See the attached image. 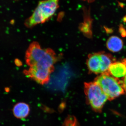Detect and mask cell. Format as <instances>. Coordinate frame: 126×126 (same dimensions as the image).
<instances>
[{"instance_id": "cell-1", "label": "cell", "mask_w": 126, "mask_h": 126, "mask_svg": "<svg viewBox=\"0 0 126 126\" xmlns=\"http://www.w3.org/2000/svg\"><path fill=\"white\" fill-rule=\"evenodd\" d=\"M56 53L51 49L42 48L38 43L33 42L26 52L25 61L30 67L36 66L54 69L58 60Z\"/></svg>"}, {"instance_id": "cell-2", "label": "cell", "mask_w": 126, "mask_h": 126, "mask_svg": "<svg viewBox=\"0 0 126 126\" xmlns=\"http://www.w3.org/2000/svg\"><path fill=\"white\" fill-rule=\"evenodd\" d=\"M59 0H42L38 3L31 16L25 21V26L31 28L49 20L59 7Z\"/></svg>"}, {"instance_id": "cell-3", "label": "cell", "mask_w": 126, "mask_h": 126, "mask_svg": "<svg viewBox=\"0 0 126 126\" xmlns=\"http://www.w3.org/2000/svg\"><path fill=\"white\" fill-rule=\"evenodd\" d=\"M97 83L111 101L125 93L122 80L110 75L107 72L101 74L95 79Z\"/></svg>"}, {"instance_id": "cell-4", "label": "cell", "mask_w": 126, "mask_h": 126, "mask_svg": "<svg viewBox=\"0 0 126 126\" xmlns=\"http://www.w3.org/2000/svg\"><path fill=\"white\" fill-rule=\"evenodd\" d=\"M84 91L88 103L97 112H101L108 97L101 88L95 81L86 82L84 84Z\"/></svg>"}, {"instance_id": "cell-5", "label": "cell", "mask_w": 126, "mask_h": 126, "mask_svg": "<svg viewBox=\"0 0 126 126\" xmlns=\"http://www.w3.org/2000/svg\"><path fill=\"white\" fill-rule=\"evenodd\" d=\"M112 55L104 52H100L89 55L87 60V65L90 73L99 74L107 72L111 64L115 62Z\"/></svg>"}, {"instance_id": "cell-6", "label": "cell", "mask_w": 126, "mask_h": 126, "mask_svg": "<svg viewBox=\"0 0 126 126\" xmlns=\"http://www.w3.org/2000/svg\"><path fill=\"white\" fill-rule=\"evenodd\" d=\"M54 69L34 66L30 67L27 70H25L24 73L30 78L33 79L40 84H46L50 79V74Z\"/></svg>"}, {"instance_id": "cell-7", "label": "cell", "mask_w": 126, "mask_h": 126, "mask_svg": "<svg viewBox=\"0 0 126 126\" xmlns=\"http://www.w3.org/2000/svg\"><path fill=\"white\" fill-rule=\"evenodd\" d=\"M107 72L114 78L123 79L126 75V65L123 62H115L110 64Z\"/></svg>"}, {"instance_id": "cell-8", "label": "cell", "mask_w": 126, "mask_h": 126, "mask_svg": "<svg viewBox=\"0 0 126 126\" xmlns=\"http://www.w3.org/2000/svg\"><path fill=\"white\" fill-rule=\"evenodd\" d=\"M30 109L27 104L20 102L16 104L12 109L14 116L19 119L26 118L29 114Z\"/></svg>"}, {"instance_id": "cell-9", "label": "cell", "mask_w": 126, "mask_h": 126, "mask_svg": "<svg viewBox=\"0 0 126 126\" xmlns=\"http://www.w3.org/2000/svg\"><path fill=\"white\" fill-rule=\"evenodd\" d=\"M123 45L122 40L119 37L112 36L107 41V47L110 51L116 52L122 49Z\"/></svg>"}, {"instance_id": "cell-10", "label": "cell", "mask_w": 126, "mask_h": 126, "mask_svg": "<svg viewBox=\"0 0 126 126\" xmlns=\"http://www.w3.org/2000/svg\"><path fill=\"white\" fill-rule=\"evenodd\" d=\"M122 82L123 86L124 88L125 93L126 94V75L125 77L122 79Z\"/></svg>"}, {"instance_id": "cell-11", "label": "cell", "mask_w": 126, "mask_h": 126, "mask_svg": "<svg viewBox=\"0 0 126 126\" xmlns=\"http://www.w3.org/2000/svg\"><path fill=\"white\" fill-rule=\"evenodd\" d=\"M82 1H85V2H87L88 3H92V2H93L95 0H81Z\"/></svg>"}, {"instance_id": "cell-12", "label": "cell", "mask_w": 126, "mask_h": 126, "mask_svg": "<svg viewBox=\"0 0 126 126\" xmlns=\"http://www.w3.org/2000/svg\"><path fill=\"white\" fill-rule=\"evenodd\" d=\"M123 62L126 65V59H124L123 60Z\"/></svg>"}]
</instances>
